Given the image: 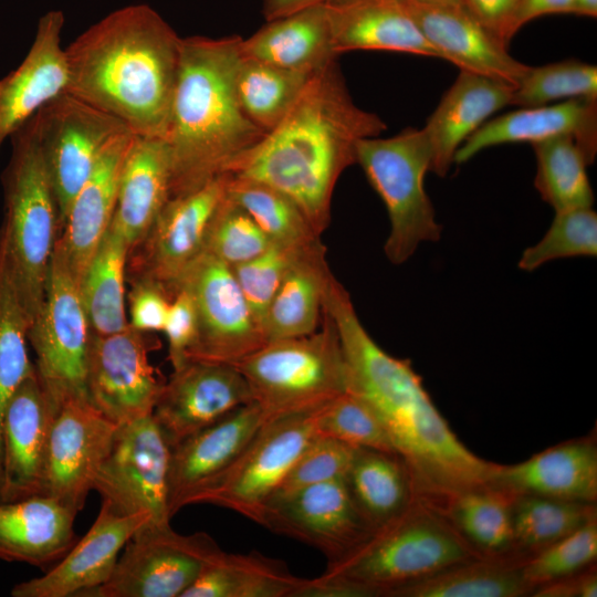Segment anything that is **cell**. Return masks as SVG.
I'll list each match as a JSON object with an SVG mask.
<instances>
[{"label": "cell", "instance_id": "ffe728a7", "mask_svg": "<svg viewBox=\"0 0 597 597\" xmlns=\"http://www.w3.org/2000/svg\"><path fill=\"white\" fill-rule=\"evenodd\" d=\"M54 415L34 369L14 389L3 411L0 502L44 494Z\"/></svg>", "mask_w": 597, "mask_h": 597}, {"label": "cell", "instance_id": "30bf717a", "mask_svg": "<svg viewBox=\"0 0 597 597\" xmlns=\"http://www.w3.org/2000/svg\"><path fill=\"white\" fill-rule=\"evenodd\" d=\"M316 411L265 420L233 462L191 491L181 509L211 504L260 524L289 469L316 436Z\"/></svg>", "mask_w": 597, "mask_h": 597}, {"label": "cell", "instance_id": "1f68e13d", "mask_svg": "<svg viewBox=\"0 0 597 597\" xmlns=\"http://www.w3.org/2000/svg\"><path fill=\"white\" fill-rule=\"evenodd\" d=\"M245 59L277 67L315 72L336 60L327 4L307 7L266 20L248 39L241 40Z\"/></svg>", "mask_w": 597, "mask_h": 597}, {"label": "cell", "instance_id": "4fadbf2b", "mask_svg": "<svg viewBox=\"0 0 597 597\" xmlns=\"http://www.w3.org/2000/svg\"><path fill=\"white\" fill-rule=\"evenodd\" d=\"M169 455L170 446L153 415L121 425L93 490L119 514L144 512L150 525H169Z\"/></svg>", "mask_w": 597, "mask_h": 597}, {"label": "cell", "instance_id": "f907efd6", "mask_svg": "<svg viewBox=\"0 0 597 597\" xmlns=\"http://www.w3.org/2000/svg\"><path fill=\"white\" fill-rule=\"evenodd\" d=\"M357 449L336 439L316 434L296 458L270 500L313 484L345 478Z\"/></svg>", "mask_w": 597, "mask_h": 597}, {"label": "cell", "instance_id": "f546056e", "mask_svg": "<svg viewBox=\"0 0 597 597\" xmlns=\"http://www.w3.org/2000/svg\"><path fill=\"white\" fill-rule=\"evenodd\" d=\"M76 515L46 494L0 502V559L38 567L60 561L76 542Z\"/></svg>", "mask_w": 597, "mask_h": 597}, {"label": "cell", "instance_id": "d590c367", "mask_svg": "<svg viewBox=\"0 0 597 597\" xmlns=\"http://www.w3.org/2000/svg\"><path fill=\"white\" fill-rule=\"evenodd\" d=\"M129 247L111 224L80 284L91 333L109 335L123 331L125 280Z\"/></svg>", "mask_w": 597, "mask_h": 597}, {"label": "cell", "instance_id": "7bdbcfd3", "mask_svg": "<svg viewBox=\"0 0 597 597\" xmlns=\"http://www.w3.org/2000/svg\"><path fill=\"white\" fill-rule=\"evenodd\" d=\"M30 325L31 321L11 273L0 233V488L3 411L14 389L34 370L27 350Z\"/></svg>", "mask_w": 597, "mask_h": 597}, {"label": "cell", "instance_id": "7a4b0ae2", "mask_svg": "<svg viewBox=\"0 0 597 597\" xmlns=\"http://www.w3.org/2000/svg\"><path fill=\"white\" fill-rule=\"evenodd\" d=\"M385 129L377 114L356 105L334 60L312 74L284 117L224 174L283 192L321 235L335 185L356 164L357 144Z\"/></svg>", "mask_w": 597, "mask_h": 597}, {"label": "cell", "instance_id": "3957f363", "mask_svg": "<svg viewBox=\"0 0 597 597\" xmlns=\"http://www.w3.org/2000/svg\"><path fill=\"white\" fill-rule=\"evenodd\" d=\"M181 39L146 3L116 9L65 48L66 92L116 117L137 137L164 139Z\"/></svg>", "mask_w": 597, "mask_h": 597}, {"label": "cell", "instance_id": "91938a15", "mask_svg": "<svg viewBox=\"0 0 597 597\" xmlns=\"http://www.w3.org/2000/svg\"><path fill=\"white\" fill-rule=\"evenodd\" d=\"M396 1L408 2V3H423V4H454V3H460V0H396Z\"/></svg>", "mask_w": 597, "mask_h": 597}, {"label": "cell", "instance_id": "ee69618b", "mask_svg": "<svg viewBox=\"0 0 597 597\" xmlns=\"http://www.w3.org/2000/svg\"><path fill=\"white\" fill-rule=\"evenodd\" d=\"M572 98L597 100V67L578 60L530 66L514 87L510 105L541 106Z\"/></svg>", "mask_w": 597, "mask_h": 597}, {"label": "cell", "instance_id": "b9f144b4", "mask_svg": "<svg viewBox=\"0 0 597 597\" xmlns=\"http://www.w3.org/2000/svg\"><path fill=\"white\" fill-rule=\"evenodd\" d=\"M227 177V195L252 217L271 243L303 248L321 241L290 197L264 184Z\"/></svg>", "mask_w": 597, "mask_h": 597}, {"label": "cell", "instance_id": "8fae6325", "mask_svg": "<svg viewBox=\"0 0 597 597\" xmlns=\"http://www.w3.org/2000/svg\"><path fill=\"white\" fill-rule=\"evenodd\" d=\"M123 549L109 578L82 597H182L222 552L205 532L182 535L148 523Z\"/></svg>", "mask_w": 597, "mask_h": 597}, {"label": "cell", "instance_id": "4dcf8cb0", "mask_svg": "<svg viewBox=\"0 0 597 597\" xmlns=\"http://www.w3.org/2000/svg\"><path fill=\"white\" fill-rule=\"evenodd\" d=\"M170 180L166 142L136 136L123 165L111 221L129 250L148 233L169 200Z\"/></svg>", "mask_w": 597, "mask_h": 597}, {"label": "cell", "instance_id": "836d02e7", "mask_svg": "<svg viewBox=\"0 0 597 597\" xmlns=\"http://www.w3.org/2000/svg\"><path fill=\"white\" fill-rule=\"evenodd\" d=\"M530 556L510 553L459 563L395 590L390 597H525L534 587L524 577Z\"/></svg>", "mask_w": 597, "mask_h": 597}, {"label": "cell", "instance_id": "44dd1931", "mask_svg": "<svg viewBox=\"0 0 597 597\" xmlns=\"http://www.w3.org/2000/svg\"><path fill=\"white\" fill-rule=\"evenodd\" d=\"M149 514H119L102 502L87 533L44 575L19 583L12 597H74L104 584L111 576L119 552L145 524Z\"/></svg>", "mask_w": 597, "mask_h": 597}, {"label": "cell", "instance_id": "9f6ffc18", "mask_svg": "<svg viewBox=\"0 0 597 597\" xmlns=\"http://www.w3.org/2000/svg\"><path fill=\"white\" fill-rule=\"evenodd\" d=\"M574 0H519L507 23L506 41L510 43L517 31L532 20L559 13H572Z\"/></svg>", "mask_w": 597, "mask_h": 597}, {"label": "cell", "instance_id": "680465c9", "mask_svg": "<svg viewBox=\"0 0 597 597\" xmlns=\"http://www.w3.org/2000/svg\"><path fill=\"white\" fill-rule=\"evenodd\" d=\"M572 14L595 18L597 15V0H574Z\"/></svg>", "mask_w": 597, "mask_h": 597}, {"label": "cell", "instance_id": "ac0fdd59", "mask_svg": "<svg viewBox=\"0 0 597 597\" xmlns=\"http://www.w3.org/2000/svg\"><path fill=\"white\" fill-rule=\"evenodd\" d=\"M117 428L88 401L64 404L51 425L44 494L78 513L93 490Z\"/></svg>", "mask_w": 597, "mask_h": 597}, {"label": "cell", "instance_id": "6f0895ef", "mask_svg": "<svg viewBox=\"0 0 597 597\" xmlns=\"http://www.w3.org/2000/svg\"><path fill=\"white\" fill-rule=\"evenodd\" d=\"M333 1L336 0H263L262 11L265 20H272L307 7Z\"/></svg>", "mask_w": 597, "mask_h": 597}, {"label": "cell", "instance_id": "8d00e7d4", "mask_svg": "<svg viewBox=\"0 0 597 597\" xmlns=\"http://www.w3.org/2000/svg\"><path fill=\"white\" fill-rule=\"evenodd\" d=\"M346 482L357 507L374 528L398 515L413 499L407 469L394 453L358 448Z\"/></svg>", "mask_w": 597, "mask_h": 597}, {"label": "cell", "instance_id": "d6a6232c", "mask_svg": "<svg viewBox=\"0 0 597 597\" xmlns=\"http://www.w3.org/2000/svg\"><path fill=\"white\" fill-rule=\"evenodd\" d=\"M332 276L323 243L318 241L305 249L289 269L269 305L263 325L265 342L316 332Z\"/></svg>", "mask_w": 597, "mask_h": 597}, {"label": "cell", "instance_id": "f5cc1de1", "mask_svg": "<svg viewBox=\"0 0 597 597\" xmlns=\"http://www.w3.org/2000/svg\"><path fill=\"white\" fill-rule=\"evenodd\" d=\"M163 332L168 342V357L175 369L187 360L198 332L196 306L187 290H176Z\"/></svg>", "mask_w": 597, "mask_h": 597}, {"label": "cell", "instance_id": "d4e9b609", "mask_svg": "<svg viewBox=\"0 0 597 597\" xmlns=\"http://www.w3.org/2000/svg\"><path fill=\"white\" fill-rule=\"evenodd\" d=\"M265 421L251 401L170 447L168 510L172 517L196 488L228 468Z\"/></svg>", "mask_w": 597, "mask_h": 597}, {"label": "cell", "instance_id": "ba28073f", "mask_svg": "<svg viewBox=\"0 0 597 597\" xmlns=\"http://www.w3.org/2000/svg\"><path fill=\"white\" fill-rule=\"evenodd\" d=\"M432 153L423 129L405 128L399 134L359 140L356 164L383 200L390 231L384 245L387 259L405 263L422 242L441 237L433 205L425 189Z\"/></svg>", "mask_w": 597, "mask_h": 597}, {"label": "cell", "instance_id": "7402d4cb", "mask_svg": "<svg viewBox=\"0 0 597 597\" xmlns=\"http://www.w3.org/2000/svg\"><path fill=\"white\" fill-rule=\"evenodd\" d=\"M440 59L461 71L516 86L530 65L515 60L496 34L462 4L402 2Z\"/></svg>", "mask_w": 597, "mask_h": 597}, {"label": "cell", "instance_id": "11a10c76", "mask_svg": "<svg viewBox=\"0 0 597 597\" xmlns=\"http://www.w3.org/2000/svg\"><path fill=\"white\" fill-rule=\"evenodd\" d=\"M519 0H460V3L505 44L510 17Z\"/></svg>", "mask_w": 597, "mask_h": 597}, {"label": "cell", "instance_id": "f1b7e54d", "mask_svg": "<svg viewBox=\"0 0 597 597\" xmlns=\"http://www.w3.org/2000/svg\"><path fill=\"white\" fill-rule=\"evenodd\" d=\"M327 4L333 48L438 57L406 6L396 0H336Z\"/></svg>", "mask_w": 597, "mask_h": 597}, {"label": "cell", "instance_id": "c3c4849f", "mask_svg": "<svg viewBox=\"0 0 597 597\" xmlns=\"http://www.w3.org/2000/svg\"><path fill=\"white\" fill-rule=\"evenodd\" d=\"M308 247L290 248L271 243L259 255L231 268L253 320L262 334L266 312L273 296L291 265Z\"/></svg>", "mask_w": 597, "mask_h": 597}, {"label": "cell", "instance_id": "7dc6e473", "mask_svg": "<svg viewBox=\"0 0 597 597\" xmlns=\"http://www.w3.org/2000/svg\"><path fill=\"white\" fill-rule=\"evenodd\" d=\"M270 244L252 217L226 191L210 222L203 252L232 268L259 255Z\"/></svg>", "mask_w": 597, "mask_h": 597}, {"label": "cell", "instance_id": "603a6c76", "mask_svg": "<svg viewBox=\"0 0 597 597\" xmlns=\"http://www.w3.org/2000/svg\"><path fill=\"white\" fill-rule=\"evenodd\" d=\"M64 22L61 10L45 12L21 64L0 78V149L42 107L66 92L69 72L61 42Z\"/></svg>", "mask_w": 597, "mask_h": 597}, {"label": "cell", "instance_id": "db71d44e", "mask_svg": "<svg viewBox=\"0 0 597 597\" xmlns=\"http://www.w3.org/2000/svg\"><path fill=\"white\" fill-rule=\"evenodd\" d=\"M596 562L582 570L537 586L532 597H596Z\"/></svg>", "mask_w": 597, "mask_h": 597}, {"label": "cell", "instance_id": "74e56055", "mask_svg": "<svg viewBox=\"0 0 597 597\" xmlns=\"http://www.w3.org/2000/svg\"><path fill=\"white\" fill-rule=\"evenodd\" d=\"M516 494L498 485L472 489L451 498L441 511L481 555L516 553L512 530V504Z\"/></svg>", "mask_w": 597, "mask_h": 597}, {"label": "cell", "instance_id": "bcb514c9", "mask_svg": "<svg viewBox=\"0 0 597 597\" xmlns=\"http://www.w3.org/2000/svg\"><path fill=\"white\" fill-rule=\"evenodd\" d=\"M314 421L318 436L357 448L397 454L375 413L347 390L318 409Z\"/></svg>", "mask_w": 597, "mask_h": 597}, {"label": "cell", "instance_id": "4316f807", "mask_svg": "<svg viewBox=\"0 0 597 597\" xmlns=\"http://www.w3.org/2000/svg\"><path fill=\"white\" fill-rule=\"evenodd\" d=\"M514 86L461 71L422 128L430 144V171L444 177L460 146L491 115L510 105Z\"/></svg>", "mask_w": 597, "mask_h": 597}, {"label": "cell", "instance_id": "60d3db41", "mask_svg": "<svg viewBox=\"0 0 597 597\" xmlns=\"http://www.w3.org/2000/svg\"><path fill=\"white\" fill-rule=\"evenodd\" d=\"M314 72L277 67L242 56L235 92L244 115L264 133L286 114Z\"/></svg>", "mask_w": 597, "mask_h": 597}, {"label": "cell", "instance_id": "8992f818", "mask_svg": "<svg viewBox=\"0 0 597 597\" xmlns=\"http://www.w3.org/2000/svg\"><path fill=\"white\" fill-rule=\"evenodd\" d=\"M10 138L11 157L1 177L4 219L0 233L11 273L32 323L44 300L60 218L31 118Z\"/></svg>", "mask_w": 597, "mask_h": 597}, {"label": "cell", "instance_id": "83f0119b", "mask_svg": "<svg viewBox=\"0 0 597 597\" xmlns=\"http://www.w3.org/2000/svg\"><path fill=\"white\" fill-rule=\"evenodd\" d=\"M494 485L517 494L596 503V440L590 434L548 448L516 464H500Z\"/></svg>", "mask_w": 597, "mask_h": 597}, {"label": "cell", "instance_id": "5bb4252c", "mask_svg": "<svg viewBox=\"0 0 597 597\" xmlns=\"http://www.w3.org/2000/svg\"><path fill=\"white\" fill-rule=\"evenodd\" d=\"M179 287L191 295L198 318L187 359L233 365L266 343L231 268L220 260L202 252L179 277L175 292Z\"/></svg>", "mask_w": 597, "mask_h": 597}, {"label": "cell", "instance_id": "ab89813d", "mask_svg": "<svg viewBox=\"0 0 597 597\" xmlns=\"http://www.w3.org/2000/svg\"><path fill=\"white\" fill-rule=\"evenodd\" d=\"M532 146L537 164L534 186L542 199L555 212L593 207L594 191L587 176L591 164L578 143L561 136Z\"/></svg>", "mask_w": 597, "mask_h": 597}, {"label": "cell", "instance_id": "681fc988", "mask_svg": "<svg viewBox=\"0 0 597 597\" xmlns=\"http://www.w3.org/2000/svg\"><path fill=\"white\" fill-rule=\"evenodd\" d=\"M596 558L597 520L531 556L524 564L523 573L535 589L582 570L595 563Z\"/></svg>", "mask_w": 597, "mask_h": 597}, {"label": "cell", "instance_id": "52a82bcc", "mask_svg": "<svg viewBox=\"0 0 597 597\" xmlns=\"http://www.w3.org/2000/svg\"><path fill=\"white\" fill-rule=\"evenodd\" d=\"M233 366L265 420L316 411L347 390L339 337L325 312L316 332L266 342Z\"/></svg>", "mask_w": 597, "mask_h": 597}, {"label": "cell", "instance_id": "9c48e42d", "mask_svg": "<svg viewBox=\"0 0 597 597\" xmlns=\"http://www.w3.org/2000/svg\"><path fill=\"white\" fill-rule=\"evenodd\" d=\"M28 341L35 354V374L54 412L72 400L88 401L91 328L80 285L54 250L44 300Z\"/></svg>", "mask_w": 597, "mask_h": 597}, {"label": "cell", "instance_id": "2e32d148", "mask_svg": "<svg viewBox=\"0 0 597 597\" xmlns=\"http://www.w3.org/2000/svg\"><path fill=\"white\" fill-rule=\"evenodd\" d=\"M260 525L314 547L327 563L342 558L375 530L357 507L346 476L270 500Z\"/></svg>", "mask_w": 597, "mask_h": 597}, {"label": "cell", "instance_id": "e0dca14e", "mask_svg": "<svg viewBox=\"0 0 597 597\" xmlns=\"http://www.w3.org/2000/svg\"><path fill=\"white\" fill-rule=\"evenodd\" d=\"M145 334L129 324L109 335L91 333L87 399L117 426L153 415L164 384L149 363Z\"/></svg>", "mask_w": 597, "mask_h": 597}, {"label": "cell", "instance_id": "816d5d0a", "mask_svg": "<svg viewBox=\"0 0 597 597\" xmlns=\"http://www.w3.org/2000/svg\"><path fill=\"white\" fill-rule=\"evenodd\" d=\"M130 281L128 324L144 333L163 332L172 296L161 283L151 279Z\"/></svg>", "mask_w": 597, "mask_h": 597}, {"label": "cell", "instance_id": "277c9868", "mask_svg": "<svg viewBox=\"0 0 597 597\" xmlns=\"http://www.w3.org/2000/svg\"><path fill=\"white\" fill-rule=\"evenodd\" d=\"M242 38L181 39L179 70L164 140L170 156V198L226 172L265 134L243 113L235 92Z\"/></svg>", "mask_w": 597, "mask_h": 597}, {"label": "cell", "instance_id": "484cf974", "mask_svg": "<svg viewBox=\"0 0 597 597\" xmlns=\"http://www.w3.org/2000/svg\"><path fill=\"white\" fill-rule=\"evenodd\" d=\"M570 136L590 164L597 155V100L572 98L521 107L486 121L458 149L454 163L462 164L483 149L511 143L536 144Z\"/></svg>", "mask_w": 597, "mask_h": 597}, {"label": "cell", "instance_id": "9a60e30c", "mask_svg": "<svg viewBox=\"0 0 597 597\" xmlns=\"http://www.w3.org/2000/svg\"><path fill=\"white\" fill-rule=\"evenodd\" d=\"M227 181L222 174L191 192L169 198L148 233L129 250L126 276L157 281L174 296L179 277L205 250Z\"/></svg>", "mask_w": 597, "mask_h": 597}, {"label": "cell", "instance_id": "6da1fadb", "mask_svg": "<svg viewBox=\"0 0 597 597\" xmlns=\"http://www.w3.org/2000/svg\"><path fill=\"white\" fill-rule=\"evenodd\" d=\"M324 312L337 331L347 391L375 413L410 478L413 496L438 509L454 495L494 485L500 464L468 449L450 428L408 359L383 349L333 275Z\"/></svg>", "mask_w": 597, "mask_h": 597}, {"label": "cell", "instance_id": "f35d334b", "mask_svg": "<svg viewBox=\"0 0 597 597\" xmlns=\"http://www.w3.org/2000/svg\"><path fill=\"white\" fill-rule=\"evenodd\" d=\"M595 520L596 503L516 494L512 504L513 548L531 557Z\"/></svg>", "mask_w": 597, "mask_h": 597}, {"label": "cell", "instance_id": "7c38bea8", "mask_svg": "<svg viewBox=\"0 0 597 597\" xmlns=\"http://www.w3.org/2000/svg\"><path fill=\"white\" fill-rule=\"evenodd\" d=\"M31 122L54 190L61 229L104 149L130 132L116 117L67 92L42 107Z\"/></svg>", "mask_w": 597, "mask_h": 597}, {"label": "cell", "instance_id": "d6986e66", "mask_svg": "<svg viewBox=\"0 0 597 597\" xmlns=\"http://www.w3.org/2000/svg\"><path fill=\"white\" fill-rule=\"evenodd\" d=\"M252 401L231 364L187 359L164 381L153 417L169 446Z\"/></svg>", "mask_w": 597, "mask_h": 597}, {"label": "cell", "instance_id": "f6af8a7d", "mask_svg": "<svg viewBox=\"0 0 597 597\" xmlns=\"http://www.w3.org/2000/svg\"><path fill=\"white\" fill-rule=\"evenodd\" d=\"M597 213L590 208L558 211L546 233L526 248L519 268L532 272L543 264L563 258L596 256Z\"/></svg>", "mask_w": 597, "mask_h": 597}, {"label": "cell", "instance_id": "e575fe53", "mask_svg": "<svg viewBox=\"0 0 597 597\" xmlns=\"http://www.w3.org/2000/svg\"><path fill=\"white\" fill-rule=\"evenodd\" d=\"M305 578L258 552H221L182 597H297Z\"/></svg>", "mask_w": 597, "mask_h": 597}, {"label": "cell", "instance_id": "cb8c5ba5", "mask_svg": "<svg viewBox=\"0 0 597 597\" xmlns=\"http://www.w3.org/2000/svg\"><path fill=\"white\" fill-rule=\"evenodd\" d=\"M135 137L126 133L107 145L75 195L61 227L62 233L56 239L54 251L78 285L109 228L123 165Z\"/></svg>", "mask_w": 597, "mask_h": 597}, {"label": "cell", "instance_id": "5b68a950", "mask_svg": "<svg viewBox=\"0 0 597 597\" xmlns=\"http://www.w3.org/2000/svg\"><path fill=\"white\" fill-rule=\"evenodd\" d=\"M478 557L434 505L413 496L325 572L305 579L297 597H390L409 584Z\"/></svg>", "mask_w": 597, "mask_h": 597}]
</instances>
